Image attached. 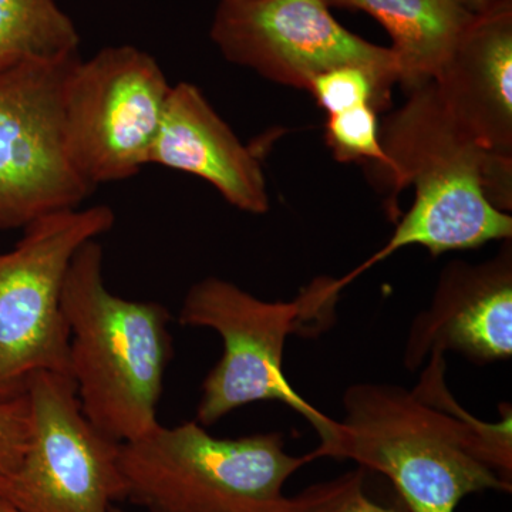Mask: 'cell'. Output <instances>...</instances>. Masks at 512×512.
<instances>
[{
  "instance_id": "1",
  "label": "cell",
  "mask_w": 512,
  "mask_h": 512,
  "mask_svg": "<svg viewBox=\"0 0 512 512\" xmlns=\"http://www.w3.org/2000/svg\"><path fill=\"white\" fill-rule=\"evenodd\" d=\"M446 360L431 355L417 387L357 383L343 394L329 457L392 481L410 512H456L467 495L510 493L511 410L498 424L474 419L447 389Z\"/></svg>"
},
{
  "instance_id": "2",
  "label": "cell",
  "mask_w": 512,
  "mask_h": 512,
  "mask_svg": "<svg viewBox=\"0 0 512 512\" xmlns=\"http://www.w3.org/2000/svg\"><path fill=\"white\" fill-rule=\"evenodd\" d=\"M407 96L380 126L386 161L370 170L389 194L394 220L403 188L414 187L413 205L380 251L332 279L336 293L403 248L417 245L439 256L512 238V157L478 143L448 110L434 82Z\"/></svg>"
},
{
  "instance_id": "3",
  "label": "cell",
  "mask_w": 512,
  "mask_h": 512,
  "mask_svg": "<svg viewBox=\"0 0 512 512\" xmlns=\"http://www.w3.org/2000/svg\"><path fill=\"white\" fill-rule=\"evenodd\" d=\"M63 312L70 377L87 420L119 443L156 429L174 353L168 309L111 292L104 282L103 248L94 239L77 251L67 271Z\"/></svg>"
},
{
  "instance_id": "4",
  "label": "cell",
  "mask_w": 512,
  "mask_h": 512,
  "mask_svg": "<svg viewBox=\"0 0 512 512\" xmlns=\"http://www.w3.org/2000/svg\"><path fill=\"white\" fill-rule=\"evenodd\" d=\"M312 460L286 453L281 433L217 439L195 420L120 446L126 500L148 512H281L286 481Z\"/></svg>"
},
{
  "instance_id": "5",
  "label": "cell",
  "mask_w": 512,
  "mask_h": 512,
  "mask_svg": "<svg viewBox=\"0 0 512 512\" xmlns=\"http://www.w3.org/2000/svg\"><path fill=\"white\" fill-rule=\"evenodd\" d=\"M308 296L295 302H266L238 285L208 276L188 289L178 323L214 330L221 336V359L202 382L197 406L201 426H212L239 407L278 402L291 407L318 433L313 460L329 457L339 439V421L319 412L286 379V340L313 318Z\"/></svg>"
},
{
  "instance_id": "6",
  "label": "cell",
  "mask_w": 512,
  "mask_h": 512,
  "mask_svg": "<svg viewBox=\"0 0 512 512\" xmlns=\"http://www.w3.org/2000/svg\"><path fill=\"white\" fill-rule=\"evenodd\" d=\"M114 222L109 205L55 212L0 254V400L25 394L37 373L70 376L64 281L77 251Z\"/></svg>"
},
{
  "instance_id": "7",
  "label": "cell",
  "mask_w": 512,
  "mask_h": 512,
  "mask_svg": "<svg viewBox=\"0 0 512 512\" xmlns=\"http://www.w3.org/2000/svg\"><path fill=\"white\" fill-rule=\"evenodd\" d=\"M79 55L0 70V229L76 210L96 190L73 163L64 89Z\"/></svg>"
},
{
  "instance_id": "8",
  "label": "cell",
  "mask_w": 512,
  "mask_h": 512,
  "mask_svg": "<svg viewBox=\"0 0 512 512\" xmlns=\"http://www.w3.org/2000/svg\"><path fill=\"white\" fill-rule=\"evenodd\" d=\"M171 86L153 56L110 46L77 60L64 89V130L73 163L97 187L150 164Z\"/></svg>"
},
{
  "instance_id": "9",
  "label": "cell",
  "mask_w": 512,
  "mask_h": 512,
  "mask_svg": "<svg viewBox=\"0 0 512 512\" xmlns=\"http://www.w3.org/2000/svg\"><path fill=\"white\" fill-rule=\"evenodd\" d=\"M30 437L0 498L22 512H110L126 500L119 441L87 420L72 377L37 373L26 386Z\"/></svg>"
},
{
  "instance_id": "10",
  "label": "cell",
  "mask_w": 512,
  "mask_h": 512,
  "mask_svg": "<svg viewBox=\"0 0 512 512\" xmlns=\"http://www.w3.org/2000/svg\"><path fill=\"white\" fill-rule=\"evenodd\" d=\"M210 36L229 62L305 92L339 67L366 70L389 92L400 82L393 50L343 28L326 0L220 2Z\"/></svg>"
},
{
  "instance_id": "11",
  "label": "cell",
  "mask_w": 512,
  "mask_h": 512,
  "mask_svg": "<svg viewBox=\"0 0 512 512\" xmlns=\"http://www.w3.org/2000/svg\"><path fill=\"white\" fill-rule=\"evenodd\" d=\"M446 352L476 365L512 356L511 239L481 264L447 265L429 309L414 318L404 346V366L416 370L431 355Z\"/></svg>"
},
{
  "instance_id": "12",
  "label": "cell",
  "mask_w": 512,
  "mask_h": 512,
  "mask_svg": "<svg viewBox=\"0 0 512 512\" xmlns=\"http://www.w3.org/2000/svg\"><path fill=\"white\" fill-rule=\"evenodd\" d=\"M150 164L207 181L239 211L269 210L261 163L194 84L171 86Z\"/></svg>"
},
{
  "instance_id": "13",
  "label": "cell",
  "mask_w": 512,
  "mask_h": 512,
  "mask_svg": "<svg viewBox=\"0 0 512 512\" xmlns=\"http://www.w3.org/2000/svg\"><path fill=\"white\" fill-rule=\"evenodd\" d=\"M433 82L478 143L512 157V3L474 16Z\"/></svg>"
},
{
  "instance_id": "14",
  "label": "cell",
  "mask_w": 512,
  "mask_h": 512,
  "mask_svg": "<svg viewBox=\"0 0 512 512\" xmlns=\"http://www.w3.org/2000/svg\"><path fill=\"white\" fill-rule=\"evenodd\" d=\"M329 8L362 10L389 33L409 93L439 76L458 40L473 22L458 0H326Z\"/></svg>"
},
{
  "instance_id": "15",
  "label": "cell",
  "mask_w": 512,
  "mask_h": 512,
  "mask_svg": "<svg viewBox=\"0 0 512 512\" xmlns=\"http://www.w3.org/2000/svg\"><path fill=\"white\" fill-rule=\"evenodd\" d=\"M80 36L55 0H0V70L79 55Z\"/></svg>"
},
{
  "instance_id": "16",
  "label": "cell",
  "mask_w": 512,
  "mask_h": 512,
  "mask_svg": "<svg viewBox=\"0 0 512 512\" xmlns=\"http://www.w3.org/2000/svg\"><path fill=\"white\" fill-rule=\"evenodd\" d=\"M366 471L359 467L285 497L281 512H410L399 497L390 505L373 501L365 490Z\"/></svg>"
},
{
  "instance_id": "17",
  "label": "cell",
  "mask_w": 512,
  "mask_h": 512,
  "mask_svg": "<svg viewBox=\"0 0 512 512\" xmlns=\"http://www.w3.org/2000/svg\"><path fill=\"white\" fill-rule=\"evenodd\" d=\"M379 113L375 107L329 114L325 140L336 160L343 163H365L370 168L380 167L386 161L380 137Z\"/></svg>"
},
{
  "instance_id": "18",
  "label": "cell",
  "mask_w": 512,
  "mask_h": 512,
  "mask_svg": "<svg viewBox=\"0 0 512 512\" xmlns=\"http://www.w3.org/2000/svg\"><path fill=\"white\" fill-rule=\"evenodd\" d=\"M308 92L328 116L359 106H372L380 113L392 103V92L359 67H339L319 74Z\"/></svg>"
},
{
  "instance_id": "19",
  "label": "cell",
  "mask_w": 512,
  "mask_h": 512,
  "mask_svg": "<svg viewBox=\"0 0 512 512\" xmlns=\"http://www.w3.org/2000/svg\"><path fill=\"white\" fill-rule=\"evenodd\" d=\"M30 437L29 402L25 394L0 400V478L8 477L25 456Z\"/></svg>"
},
{
  "instance_id": "20",
  "label": "cell",
  "mask_w": 512,
  "mask_h": 512,
  "mask_svg": "<svg viewBox=\"0 0 512 512\" xmlns=\"http://www.w3.org/2000/svg\"><path fill=\"white\" fill-rule=\"evenodd\" d=\"M458 2L473 15H483V13L490 12V10L512 3V0H458Z\"/></svg>"
},
{
  "instance_id": "21",
  "label": "cell",
  "mask_w": 512,
  "mask_h": 512,
  "mask_svg": "<svg viewBox=\"0 0 512 512\" xmlns=\"http://www.w3.org/2000/svg\"><path fill=\"white\" fill-rule=\"evenodd\" d=\"M0 512H22V511H19L18 508L13 507V505L6 503L5 500H2V498H0Z\"/></svg>"
},
{
  "instance_id": "22",
  "label": "cell",
  "mask_w": 512,
  "mask_h": 512,
  "mask_svg": "<svg viewBox=\"0 0 512 512\" xmlns=\"http://www.w3.org/2000/svg\"><path fill=\"white\" fill-rule=\"evenodd\" d=\"M110 512H123V511L119 510V508L113 507V508H111Z\"/></svg>"
},
{
  "instance_id": "23",
  "label": "cell",
  "mask_w": 512,
  "mask_h": 512,
  "mask_svg": "<svg viewBox=\"0 0 512 512\" xmlns=\"http://www.w3.org/2000/svg\"><path fill=\"white\" fill-rule=\"evenodd\" d=\"M221 2H238V0H221Z\"/></svg>"
}]
</instances>
